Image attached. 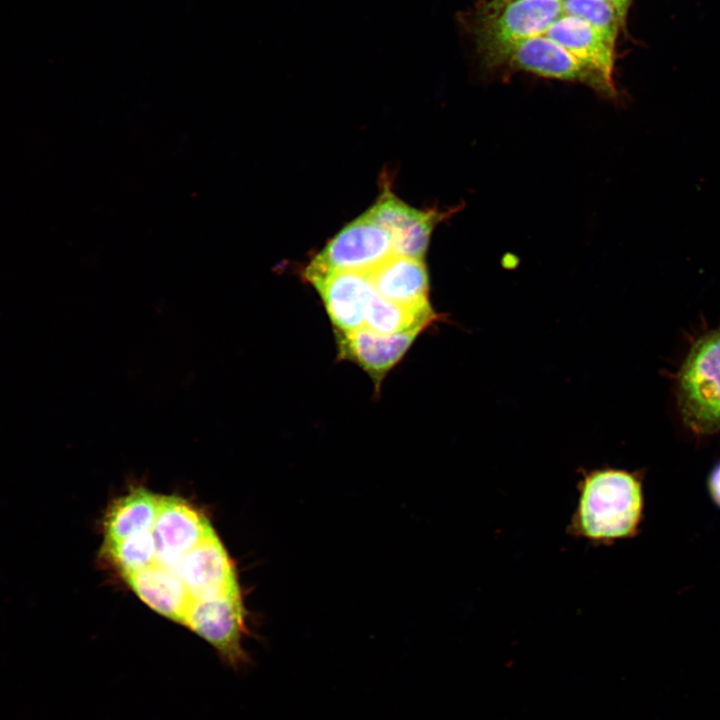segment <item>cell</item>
Returning a JSON list of instances; mask_svg holds the SVG:
<instances>
[{"instance_id": "cell-1", "label": "cell", "mask_w": 720, "mask_h": 720, "mask_svg": "<svg viewBox=\"0 0 720 720\" xmlns=\"http://www.w3.org/2000/svg\"><path fill=\"white\" fill-rule=\"evenodd\" d=\"M581 474L569 534L593 545L635 537L644 516L642 473L607 466Z\"/></svg>"}, {"instance_id": "cell-2", "label": "cell", "mask_w": 720, "mask_h": 720, "mask_svg": "<svg viewBox=\"0 0 720 720\" xmlns=\"http://www.w3.org/2000/svg\"><path fill=\"white\" fill-rule=\"evenodd\" d=\"M677 402L685 425L697 435L720 431V328L691 347L677 381Z\"/></svg>"}, {"instance_id": "cell-3", "label": "cell", "mask_w": 720, "mask_h": 720, "mask_svg": "<svg viewBox=\"0 0 720 720\" xmlns=\"http://www.w3.org/2000/svg\"><path fill=\"white\" fill-rule=\"evenodd\" d=\"M478 30L479 49L489 66L509 46L545 35L563 15L562 0H511L487 5Z\"/></svg>"}, {"instance_id": "cell-4", "label": "cell", "mask_w": 720, "mask_h": 720, "mask_svg": "<svg viewBox=\"0 0 720 720\" xmlns=\"http://www.w3.org/2000/svg\"><path fill=\"white\" fill-rule=\"evenodd\" d=\"M394 254L390 234L366 211L343 227L305 270L307 280L330 272L369 273Z\"/></svg>"}, {"instance_id": "cell-5", "label": "cell", "mask_w": 720, "mask_h": 720, "mask_svg": "<svg viewBox=\"0 0 720 720\" xmlns=\"http://www.w3.org/2000/svg\"><path fill=\"white\" fill-rule=\"evenodd\" d=\"M489 66H508L547 78L580 82L608 97L616 95L612 80L579 61L545 35L509 46Z\"/></svg>"}, {"instance_id": "cell-6", "label": "cell", "mask_w": 720, "mask_h": 720, "mask_svg": "<svg viewBox=\"0 0 720 720\" xmlns=\"http://www.w3.org/2000/svg\"><path fill=\"white\" fill-rule=\"evenodd\" d=\"M240 590L215 598L193 601L184 625L209 642L222 660L237 670L249 662L242 647L246 633Z\"/></svg>"}, {"instance_id": "cell-7", "label": "cell", "mask_w": 720, "mask_h": 720, "mask_svg": "<svg viewBox=\"0 0 720 720\" xmlns=\"http://www.w3.org/2000/svg\"><path fill=\"white\" fill-rule=\"evenodd\" d=\"M156 563L175 570L182 556L197 546L213 529L203 514L174 496H161L153 527Z\"/></svg>"}, {"instance_id": "cell-8", "label": "cell", "mask_w": 720, "mask_h": 720, "mask_svg": "<svg viewBox=\"0 0 720 720\" xmlns=\"http://www.w3.org/2000/svg\"><path fill=\"white\" fill-rule=\"evenodd\" d=\"M367 212L390 234L395 255L417 259H423L435 225L449 214L411 207L389 189Z\"/></svg>"}, {"instance_id": "cell-9", "label": "cell", "mask_w": 720, "mask_h": 720, "mask_svg": "<svg viewBox=\"0 0 720 720\" xmlns=\"http://www.w3.org/2000/svg\"><path fill=\"white\" fill-rule=\"evenodd\" d=\"M174 571L193 601L239 590L232 562L214 531L185 553Z\"/></svg>"}, {"instance_id": "cell-10", "label": "cell", "mask_w": 720, "mask_h": 720, "mask_svg": "<svg viewBox=\"0 0 720 720\" xmlns=\"http://www.w3.org/2000/svg\"><path fill=\"white\" fill-rule=\"evenodd\" d=\"M423 330L414 328L395 334H379L364 326L352 332L337 331L339 355L358 364L379 385Z\"/></svg>"}, {"instance_id": "cell-11", "label": "cell", "mask_w": 720, "mask_h": 720, "mask_svg": "<svg viewBox=\"0 0 720 720\" xmlns=\"http://www.w3.org/2000/svg\"><path fill=\"white\" fill-rule=\"evenodd\" d=\"M308 281L319 292L337 331L352 332L364 327L366 310L375 291L367 273L330 272Z\"/></svg>"}, {"instance_id": "cell-12", "label": "cell", "mask_w": 720, "mask_h": 720, "mask_svg": "<svg viewBox=\"0 0 720 720\" xmlns=\"http://www.w3.org/2000/svg\"><path fill=\"white\" fill-rule=\"evenodd\" d=\"M367 275L375 292L388 301L406 307L430 305L423 259L392 255Z\"/></svg>"}, {"instance_id": "cell-13", "label": "cell", "mask_w": 720, "mask_h": 720, "mask_svg": "<svg viewBox=\"0 0 720 720\" xmlns=\"http://www.w3.org/2000/svg\"><path fill=\"white\" fill-rule=\"evenodd\" d=\"M125 578L132 590L150 608L184 624L193 599L174 570L154 562Z\"/></svg>"}, {"instance_id": "cell-14", "label": "cell", "mask_w": 720, "mask_h": 720, "mask_svg": "<svg viewBox=\"0 0 720 720\" xmlns=\"http://www.w3.org/2000/svg\"><path fill=\"white\" fill-rule=\"evenodd\" d=\"M545 36L613 81L615 42L607 39L586 21L563 14L549 27Z\"/></svg>"}, {"instance_id": "cell-15", "label": "cell", "mask_w": 720, "mask_h": 720, "mask_svg": "<svg viewBox=\"0 0 720 720\" xmlns=\"http://www.w3.org/2000/svg\"><path fill=\"white\" fill-rule=\"evenodd\" d=\"M160 496L138 488L119 498L105 520V546L111 547L136 533L153 530Z\"/></svg>"}, {"instance_id": "cell-16", "label": "cell", "mask_w": 720, "mask_h": 720, "mask_svg": "<svg viewBox=\"0 0 720 720\" xmlns=\"http://www.w3.org/2000/svg\"><path fill=\"white\" fill-rule=\"evenodd\" d=\"M431 305L406 307L388 301L375 291L369 301L364 326L379 334H395L414 328H426L436 319Z\"/></svg>"}, {"instance_id": "cell-17", "label": "cell", "mask_w": 720, "mask_h": 720, "mask_svg": "<svg viewBox=\"0 0 720 720\" xmlns=\"http://www.w3.org/2000/svg\"><path fill=\"white\" fill-rule=\"evenodd\" d=\"M563 14L578 17L615 42L625 14L604 0H562Z\"/></svg>"}, {"instance_id": "cell-18", "label": "cell", "mask_w": 720, "mask_h": 720, "mask_svg": "<svg viewBox=\"0 0 720 720\" xmlns=\"http://www.w3.org/2000/svg\"><path fill=\"white\" fill-rule=\"evenodd\" d=\"M106 549L124 576L154 563L157 552L152 530L131 535Z\"/></svg>"}, {"instance_id": "cell-19", "label": "cell", "mask_w": 720, "mask_h": 720, "mask_svg": "<svg viewBox=\"0 0 720 720\" xmlns=\"http://www.w3.org/2000/svg\"><path fill=\"white\" fill-rule=\"evenodd\" d=\"M707 484L712 501L720 508V462L713 467Z\"/></svg>"}, {"instance_id": "cell-20", "label": "cell", "mask_w": 720, "mask_h": 720, "mask_svg": "<svg viewBox=\"0 0 720 720\" xmlns=\"http://www.w3.org/2000/svg\"><path fill=\"white\" fill-rule=\"evenodd\" d=\"M616 5L622 13H626L630 0H604Z\"/></svg>"}, {"instance_id": "cell-21", "label": "cell", "mask_w": 720, "mask_h": 720, "mask_svg": "<svg viewBox=\"0 0 720 720\" xmlns=\"http://www.w3.org/2000/svg\"><path fill=\"white\" fill-rule=\"evenodd\" d=\"M508 1H511V0H493L490 4H491V5H499V4H503V3H505V2H508Z\"/></svg>"}]
</instances>
